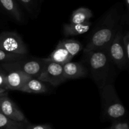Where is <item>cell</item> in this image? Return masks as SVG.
Returning a JSON list of instances; mask_svg holds the SVG:
<instances>
[{
  "instance_id": "cell-1",
  "label": "cell",
  "mask_w": 129,
  "mask_h": 129,
  "mask_svg": "<svg viewBox=\"0 0 129 129\" xmlns=\"http://www.w3.org/2000/svg\"><path fill=\"white\" fill-rule=\"evenodd\" d=\"M128 13H125L123 5L118 2L111 6L100 18L93 30L83 53L98 49H107L121 27L128 19Z\"/></svg>"
},
{
  "instance_id": "cell-2",
  "label": "cell",
  "mask_w": 129,
  "mask_h": 129,
  "mask_svg": "<svg viewBox=\"0 0 129 129\" xmlns=\"http://www.w3.org/2000/svg\"><path fill=\"white\" fill-rule=\"evenodd\" d=\"M84 63L93 82L96 83L98 89L108 83L110 73L111 61L107 49L90 51L83 53Z\"/></svg>"
},
{
  "instance_id": "cell-3",
  "label": "cell",
  "mask_w": 129,
  "mask_h": 129,
  "mask_svg": "<svg viewBox=\"0 0 129 129\" xmlns=\"http://www.w3.org/2000/svg\"><path fill=\"white\" fill-rule=\"evenodd\" d=\"M99 91L104 117L114 121H118L124 117L126 109L118 96L115 86L108 83Z\"/></svg>"
},
{
  "instance_id": "cell-4",
  "label": "cell",
  "mask_w": 129,
  "mask_h": 129,
  "mask_svg": "<svg viewBox=\"0 0 129 129\" xmlns=\"http://www.w3.org/2000/svg\"><path fill=\"white\" fill-rule=\"evenodd\" d=\"M47 61L45 58H31L28 57L12 63H2L1 67L5 72L20 71L34 78H37L44 70Z\"/></svg>"
},
{
  "instance_id": "cell-5",
  "label": "cell",
  "mask_w": 129,
  "mask_h": 129,
  "mask_svg": "<svg viewBox=\"0 0 129 129\" xmlns=\"http://www.w3.org/2000/svg\"><path fill=\"white\" fill-rule=\"evenodd\" d=\"M123 26L121 27L108 48V54L111 61L121 70H125L128 67L129 61L126 58L122 44Z\"/></svg>"
},
{
  "instance_id": "cell-6",
  "label": "cell",
  "mask_w": 129,
  "mask_h": 129,
  "mask_svg": "<svg viewBox=\"0 0 129 129\" xmlns=\"http://www.w3.org/2000/svg\"><path fill=\"white\" fill-rule=\"evenodd\" d=\"M0 49L18 54H28V50L20 35L16 32L0 33Z\"/></svg>"
},
{
  "instance_id": "cell-7",
  "label": "cell",
  "mask_w": 129,
  "mask_h": 129,
  "mask_svg": "<svg viewBox=\"0 0 129 129\" xmlns=\"http://www.w3.org/2000/svg\"><path fill=\"white\" fill-rule=\"evenodd\" d=\"M37 78L42 82L50 83L54 87H57L66 81L63 73V65L47 61Z\"/></svg>"
},
{
  "instance_id": "cell-8",
  "label": "cell",
  "mask_w": 129,
  "mask_h": 129,
  "mask_svg": "<svg viewBox=\"0 0 129 129\" xmlns=\"http://www.w3.org/2000/svg\"><path fill=\"white\" fill-rule=\"evenodd\" d=\"M8 94H5L0 99V111L8 118L20 123H29V121L23 113L18 107L15 102L10 99Z\"/></svg>"
},
{
  "instance_id": "cell-9",
  "label": "cell",
  "mask_w": 129,
  "mask_h": 129,
  "mask_svg": "<svg viewBox=\"0 0 129 129\" xmlns=\"http://www.w3.org/2000/svg\"><path fill=\"white\" fill-rule=\"evenodd\" d=\"M32 78L20 71L6 72L5 80V89L7 91H20L28 80Z\"/></svg>"
},
{
  "instance_id": "cell-10",
  "label": "cell",
  "mask_w": 129,
  "mask_h": 129,
  "mask_svg": "<svg viewBox=\"0 0 129 129\" xmlns=\"http://www.w3.org/2000/svg\"><path fill=\"white\" fill-rule=\"evenodd\" d=\"M63 73L66 80L86 77L88 71L82 62L69 61L63 65Z\"/></svg>"
},
{
  "instance_id": "cell-11",
  "label": "cell",
  "mask_w": 129,
  "mask_h": 129,
  "mask_svg": "<svg viewBox=\"0 0 129 129\" xmlns=\"http://www.w3.org/2000/svg\"><path fill=\"white\" fill-rule=\"evenodd\" d=\"M0 8L17 23H22L24 18L16 0H0Z\"/></svg>"
},
{
  "instance_id": "cell-12",
  "label": "cell",
  "mask_w": 129,
  "mask_h": 129,
  "mask_svg": "<svg viewBox=\"0 0 129 129\" xmlns=\"http://www.w3.org/2000/svg\"><path fill=\"white\" fill-rule=\"evenodd\" d=\"M20 91L26 93L44 94L49 92V87L46 82L32 77L26 82Z\"/></svg>"
},
{
  "instance_id": "cell-13",
  "label": "cell",
  "mask_w": 129,
  "mask_h": 129,
  "mask_svg": "<svg viewBox=\"0 0 129 129\" xmlns=\"http://www.w3.org/2000/svg\"><path fill=\"white\" fill-rule=\"evenodd\" d=\"M92 23L90 21L83 24H64L63 25V34L64 36H75L82 35L90 29Z\"/></svg>"
},
{
  "instance_id": "cell-14",
  "label": "cell",
  "mask_w": 129,
  "mask_h": 129,
  "mask_svg": "<svg viewBox=\"0 0 129 129\" xmlns=\"http://www.w3.org/2000/svg\"><path fill=\"white\" fill-rule=\"evenodd\" d=\"M73 57L62 47L57 45L55 49L53 51L48 58H45L47 61L54 62L64 65L66 63L71 61Z\"/></svg>"
},
{
  "instance_id": "cell-15",
  "label": "cell",
  "mask_w": 129,
  "mask_h": 129,
  "mask_svg": "<svg viewBox=\"0 0 129 129\" xmlns=\"http://www.w3.org/2000/svg\"><path fill=\"white\" fill-rule=\"evenodd\" d=\"M93 16V12L88 8H78L72 13L70 18V23L83 24L86 22H89Z\"/></svg>"
},
{
  "instance_id": "cell-16",
  "label": "cell",
  "mask_w": 129,
  "mask_h": 129,
  "mask_svg": "<svg viewBox=\"0 0 129 129\" xmlns=\"http://www.w3.org/2000/svg\"><path fill=\"white\" fill-rule=\"evenodd\" d=\"M57 45L64 48L73 58L83 49V45L74 39H64L60 40Z\"/></svg>"
},
{
  "instance_id": "cell-17",
  "label": "cell",
  "mask_w": 129,
  "mask_h": 129,
  "mask_svg": "<svg viewBox=\"0 0 129 129\" xmlns=\"http://www.w3.org/2000/svg\"><path fill=\"white\" fill-rule=\"evenodd\" d=\"M28 124L13 121L0 113V129H25Z\"/></svg>"
},
{
  "instance_id": "cell-18",
  "label": "cell",
  "mask_w": 129,
  "mask_h": 129,
  "mask_svg": "<svg viewBox=\"0 0 129 129\" xmlns=\"http://www.w3.org/2000/svg\"><path fill=\"white\" fill-rule=\"evenodd\" d=\"M29 13L35 15L39 11L42 0H16Z\"/></svg>"
},
{
  "instance_id": "cell-19",
  "label": "cell",
  "mask_w": 129,
  "mask_h": 129,
  "mask_svg": "<svg viewBox=\"0 0 129 129\" xmlns=\"http://www.w3.org/2000/svg\"><path fill=\"white\" fill-rule=\"evenodd\" d=\"M27 57L28 54H15L0 49V63H12V62L25 59Z\"/></svg>"
},
{
  "instance_id": "cell-20",
  "label": "cell",
  "mask_w": 129,
  "mask_h": 129,
  "mask_svg": "<svg viewBox=\"0 0 129 129\" xmlns=\"http://www.w3.org/2000/svg\"><path fill=\"white\" fill-rule=\"evenodd\" d=\"M122 44H123V50H124L125 55L126 58L129 61V32L128 31L126 32V33H123L122 37Z\"/></svg>"
},
{
  "instance_id": "cell-21",
  "label": "cell",
  "mask_w": 129,
  "mask_h": 129,
  "mask_svg": "<svg viewBox=\"0 0 129 129\" xmlns=\"http://www.w3.org/2000/svg\"><path fill=\"white\" fill-rule=\"evenodd\" d=\"M107 129H129V125L127 122L115 121L110 128Z\"/></svg>"
},
{
  "instance_id": "cell-22",
  "label": "cell",
  "mask_w": 129,
  "mask_h": 129,
  "mask_svg": "<svg viewBox=\"0 0 129 129\" xmlns=\"http://www.w3.org/2000/svg\"><path fill=\"white\" fill-rule=\"evenodd\" d=\"M25 129H53L51 125L49 124H42V125H33L30 123L28 124Z\"/></svg>"
},
{
  "instance_id": "cell-23",
  "label": "cell",
  "mask_w": 129,
  "mask_h": 129,
  "mask_svg": "<svg viewBox=\"0 0 129 129\" xmlns=\"http://www.w3.org/2000/svg\"><path fill=\"white\" fill-rule=\"evenodd\" d=\"M6 72H5L2 68H0V87L5 89V80Z\"/></svg>"
},
{
  "instance_id": "cell-24",
  "label": "cell",
  "mask_w": 129,
  "mask_h": 129,
  "mask_svg": "<svg viewBox=\"0 0 129 129\" xmlns=\"http://www.w3.org/2000/svg\"><path fill=\"white\" fill-rule=\"evenodd\" d=\"M123 3H124V5L126 7V10H127V12H129V0H123Z\"/></svg>"
},
{
  "instance_id": "cell-25",
  "label": "cell",
  "mask_w": 129,
  "mask_h": 129,
  "mask_svg": "<svg viewBox=\"0 0 129 129\" xmlns=\"http://www.w3.org/2000/svg\"><path fill=\"white\" fill-rule=\"evenodd\" d=\"M8 92L7 90L5 89L4 88H1V87H0V94L5 93V92Z\"/></svg>"
},
{
  "instance_id": "cell-26",
  "label": "cell",
  "mask_w": 129,
  "mask_h": 129,
  "mask_svg": "<svg viewBox=\"0 0 129 129\" xmlns=\"http://www.w3.org/2000/svg\"><path fill=\"white\" fill-rule=\"evenodd\" d=\"M8 94V92H5V93H3V94H0V99H1V98L3 97V96H5V94ZM0 113H1V111H0Z\"/></svg>"
},
{
  "instance_id": "cell-27",
  "label": "cell",
  "mask_w": 129,
  "mask_h": 129,
  "mask_svg": "<svg viewBox=\"0 0 129 129\" xmlns=\"http://www.w3.org/2000/svg\"><path fill=\"white\" fill-rule=\"evenodd\" d=\"M1 63H0V68H1Z\"/></svg>"
}]
</instances>
